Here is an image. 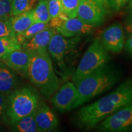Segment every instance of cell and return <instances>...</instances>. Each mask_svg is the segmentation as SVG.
Returning <instances> with one entry per match:
<instances>
[{"label":"cell","mask_w":132,"mask_h":132,"mask_svg":"<svg viewBox=\"0 0 132 132\" xmlns=\"http://www.w3.org/2000/svg\"><path fill=\"white\" fill-rule=\"evenodd\" d=\"M34 22L33 9L12 16V26L15 36L24 32Z\"/></svg>","instance_id":"9a60e30c"},{"label":"cell","mask_w":132,"mask_h":132,"mask_svg":"<svg viewBox=\"0 0 132 132\" xmlns=\"http://www.w3.org/2000/svg\"><path fill=\"white\" fill-rule=\"evenodd\" d=\"M54 93L51 102L56 108L61 112L73 110L78 97L77 87L73 82L66 81Z\"/></svg>","instance_id":"9c48e42d"},{"label":"cell","mask_w":132,"mask_h":132,"mask_svg":"<svg viewBox=\"0 0 132 132\" xmlns=\"http://www.w3.org/2000/svg\"><path fill=\"white\" fill-rule=\"evenodd\" d=\"M11 1L12 0H0V19L12 16Z\"/></svg>","instance_id":"d4e9b609"},{"label":"cell","mask_w":132,"mask_h":132,"mask_svg":"<svg viewBox=\"0 0 132 132\" xmlns=\"http://www.w3.org/2000/svg\"><path fill=\"white\" fill-rule=\"evenodd\" d=\"M6 101L4 97L0 94V121L1 120L6 119Z\"/></svg>","instance_id":"83f0119b"},{"label":"cell","mask_w":132,"mask_h":132,"mask_svg":"<svg viewBox=\"0 0 132 132\" xmlns=\"http://www.w3.org/2000/svg\"><path fill=\"white\" fill-rule=\"evenodd\" d=\"M37 95L28 87L13 92L6 102V119L11 124L34 113L39 104Z\"/></svg>","instance_id":"5b68a950"},{"label":"cell","mask_w":132,"mask_h":132,"mask_svg":"<svg viewBox=\"0 0 132 132\" xmlns=\"http://www.w3.org/2000/svg\"><path fill=\"white\" fill-rule=\"evenodd\" d=\"M125 48L130 54H132V35L128 40L126 41L125 45Z\"/></svg>","instance_id":"f546056e"},{"label":"cell","mask_w":132,"mask_h":132,"mask_svg":"<svg viewBox=\"0 0 132 132\" xmlns=\"http://www.w3.org/2000/svg\"><path fill=\"white\" fill-rule=\"evenodd\" d=\"M128 8L132 9V0H130L129 2H128Z\"/></svg>","instance_id":"1f68e13d"},{"label":"cell","mask_w":132,"mask_h":132,"mask_svg":"<svg viewBox=\"0 0 132 132\" xmlns=\"http://www.w3.org/2000/svg\"><path fill=\"white\" fill-rule=\"evenodd\" d=\"M12 16L0 19V37H16L12 26Z\"/></svg>","instance_id":"603a6c76"},{"label":"cell","mask_w":132,"mask_h":132,"mask_svg":"<svg viewBox=\"0 0 132 132\" xmlns=\"http://www.w3.org/2000/svg\"><path fill=\"white\" fill-rule=\"evenodd\" d=\"M106 10L94 0H81L77 16L93 26L101 25L105 20Z\"/></svg>","instance_id":"ba28073f"},{"label":"cell","mask_w":132,"mask_h":132,"mask_svg":"<svg viewBox=\"0 0 132 132\" xmlns=\"http://www.w3.org/2000/svg\"><path fill=\"white\" fill-rule=\"evenodd\" d=\"M110 59L108 51L100 39L97 38L82 56L72 77L74 84L102 66L108 64Z\"/></svg>","instance_id":"8992f818"},{"label":"cell","mask_w":132,"mask_h":132,"mask_svg":"<svg viewBox=\"0 0 132 132\" xmlns=\"http://www.w3.org/2000/svg\"><path fill=\"white\" fill-rule=\"evenodd\" d=\"M14 130L19 132H37L39 131L37 127L34 113L26 116L13 123Z\"/></svg>","instance_id":"e0dca14e"},{"label":"cell","mask_w":132,"mask_h":132,"mask_svg":"<svg viewBox=\"0 0 132 132\" xmlns=\"http://www.w3.org/2000/svg\"><path fill=\"white\" fill-rule=\"evenodd\" d=\"M69 19L68 16L65 13L62 12L58 16H56L53 19H50L49 21V26L54 29H56L61 26L65 21Z\"/></svg>","instance_id":"484cf974"},{"label":"cell","mask_w":132,"mask_h":132,"mask_svg":"<svg viewBox=\"0 0 132 132\" xmlns=\"http://www.w3.org/2000/svg\"><path fill=\"white\" fill-rule=\"evenodd\" d=\"M30 57L31 52L21 48L12 51L1 59L9 68L19 72L24 77H28Z\"/></svg>","instance_id":"8fae6325"},{"label":"cell","mask_w":132,"mask_h":132,"mask_svg":"<svg viewBox=\"0 0 132 132\" xmlns=\"http://www.w3.org/2000/svg\"><path fill=\"white\" fill-rule=\"evenodd\" d=\"M36 0H12L11 14L15 16L26 11L32 9Z\"/></svg>","instance_id":"44dd1931"},{"label":"cell","mask_w":132,"mask_h":132,"mask_svg":"<svg viewBox=\"0 0 132 132\" xmlns=\"http://www.w3.org/2000/svg\"><path fill=\"white\" fill-rule=\"evenodd\" d=\"M56 29L49 26L47 29L37 33L31 39L22 44V48L29 52H34L42 48H47L50 41L54 34Z\"/></svg>","instance_id":"5bb4252c"},{"label":"cell","mask_w":132,"mask_h":132,"mask_svg":"<svg viewBox=\"0 0 132 132\" xmlns=\"http://www.w3.org/2000/svg\"><path fill=\"white\" fill-rule=\"evenodd\" d=\"M15 83L14 73L4 62H0V92L3 94H9L14 88Z\"/></svg>","instance_id":"2e32d148"},{"label":"cell","mask_w":132,"mask_h":132,"mask_svg":"<svg viewBox=\"0 0 132 132\" xmlns=\"http://www.w3.org/2000/svg\"><path fill=\"white\" fill-rule=\"evenodd\" d=\"M131 103L132 79H128L108 95L82 107L74 114L73 120L78 128L90 130L107 117Z\"/></svg>","instance_id":"6da1fadb"},{"label":"cell","mask_w":132,"mask_h":132,"mask_svg":"<svg viewBox=\"0 0 132 132\" xmlns=\"http://www.w3.org/2000/svg\"><path fill=\"white\" fill-rule=\"evenodd\" d=\"M35 22L48 23L51 18L48 7V0H40L34 9H33Z\"/></svg>","instance_id":"d6986e66"},{"label":"cell","mask_w":132,"mask_h":132,"mask_svg":"<svg viewBox=\"0 0 132 132\" xmlns=\"http://www.w3.org/2000/svg\"><path fill=\"white\" fill-rule=\"evenodd\" d=\"M101 131L126 132L132 131V103L121 108L98 123Z\"/></svg>","instance_id":"52a82bcc"},{"label":"cell","mask_w":132,"mask_h":132,"mask_svg":"<svg viewBox=\"0 0 132 132\" xmlns=\"http://www.w3.org/2000/svg\"><path fill=\"white\" fill-rule=\"evenodd\" d=\"M28 77L45 98H48L58 89L60 79L55 73L47 48L31 52Z\"/></svg>","instance_id":"7a4b0ae2"},{"label":"cell","mask_w":132,"mask_h":132,"mask_svg":"<svg viewBox=\"0 0 132 132\" xmlns=\"http://www.w3.org/2000/svg\"><path fill=\"white\" fill-rule=\"evenodd\" d=\"M125 29L127 32L132 35V13H131V15L128 16L127 20L126 21Z\"/></svg>","instance_id":"f1b7e54d"},{"label":"cell","mask_w":132,"mask_h":132,"mask_svg":"<svg viewBox=\"0 0 132 132\" xmlns=\"http://www.w3.org/2000/svg\"><path fill=\"white\" fill-rule=\"evenodd\" d=\"M94 26L86 23L78 16L69 18L61 26L56 29L57 33L65 37L89 34Z\"/></svg>","instance_id":"7c38bea8"},{"label":"cell","mask_w":132,"mask_h":132,"mask_svg":"<svg viewBox=\"0 0 132 132\" xmlns=\"http://www.w3.org/2000/svg\"><path fill=\"white\" fill-rule=\"evenodd\" d=\"M22 48L16 37H0V59H2L6 54L15 50Z\"/></svg>","instance_id":"ffe728a7"},{"label":"cell","mask_w":132,"mask_h":132,"mask_svg":"<svg viewBox=\"0 0 132 132\" xmlns=\"http://www.w3.org/2000/svg\"><path fill=\"white\" fill-rule=\"evenodd\" d=\"M48 7L51 19L62 12L61 0H48Z\"/></svg>","instance_id":"cb8c5ba5"},{"label":"cell","mask_w":132,"mask_h":132,"mask_svg":"<svg viewBox=\"0 0 132 132\" xmlns=\"http://www.w3.org/2000/svg\"><path fill=\"white\" fill-rule=\"evenodd\" d=\"M102 43L108 52L119 53L124 47V32L119 23H115L105 29L102 35Z\"/></svg>","instance_id":"30bf717a"},{"label":"cell","mask_w":132,"mask_h":132,"mask_svg":"<svg viewBox=\"0 0 132 132\" xmlns=\"http://www.w3.org/2000/svg\"><path fill=\"white\" fill-rule=\"evenodd\" d=\"M81 0H61L62 12L69 18L77 16L78 9Z\"/></svg>","instance_id":"7402d4cb"},{"label":"cell","mask_w":132,"mask_h":132,"mask_svg":"<svg viewBox=\"0 0 132 132\" xmlns=\"http://www.w3.org/2000/svg\"><path fill=\"white\" fill-rule=\"evenodd\" d=\"M34 116L39 131H52L58 126L57 116L45 103H39Z\"/></svg>","instance_id":"4fadbf2b"},{"label":"cell","mask_w":132,"mask_h":132,"mask_svg":"<svg viewBox=\"0 0 132 132\" xmlns=\"http://www.w3.org/2000/svg\"><path fill=\"white\" fill-rule=\"evenodd\" d=\"M131 13H132V11H131Z\"/></svg>","instance_id":"d6a6232c"},{"label":"cell","mask_w":132,"mask_h":132,"mask_svg":"<svg viewBox=\"0 0 132 132\" xmlns=\"http://www.w3.org/2000/svg\"><path fill=\"white\" fill-rule=\"evenodd\" d=\"M94 1H97V2L99 4H101L106 11L110 9V6H109L108 0H94Z\"/></svg>","instance_id":"4dcf8cb0"},{"label":"cell","mask_w":132,"mask_h":132,"mask_svg":"<svg viewBox=\"0 0 132 132\" xmlns=\"http://www.w3.org/2000/svg\"><path fill=\"white\" fill-rule=\"evenodd\" d=\"M119 78L118 72L106 64L81 79L75 83L78 97L73 109L110 89L117 83Z\"/></svg>","instance_id":"277c9868"},{"label":"cell","mask_w":132,"mask_h":132,"mask_svg":"<svg viewBox=\"0 0 132 132\" xmlns=\"http://www.w3.org/2000/svg\"><path fill=\"white\" fill-rule=\"evenodd\" d=\"M49 23H44L40 22H34L26 30L20 34H16V38L18 42L22 45L24 42L31 39L33 36L49 27Z\"/></svg>","instance_id":"ac0fdd59"},{"label":"cell","mask_w":132,"mask_h":132,"mask_svg":"<svg viewBox=\"0 0 132 132\" xmlns=\"http://www.w3.org/2000/svg\"><path fill=\"white\" fill-rule=\"evenodd\" d=\"M130 0H108L110 7L116 11H120Z\"/></svg>","instance_id":"4316f807"},{"label":"cell","mask_w":132,"mask_h":132,"mask_svg":"<svg viewBox=\"0 0 132 132\" xmlns=\"http://www.w3.org/2000/svg\"><path fill=\"white\" fill-rule=\"evenodd\" d=\"M80 41V36L65 37L57 32L50 41L48 52L53 59L62 81L68 80L75 72Z\"/></svg>","instance_id":"3957f363"}]
</instances>
